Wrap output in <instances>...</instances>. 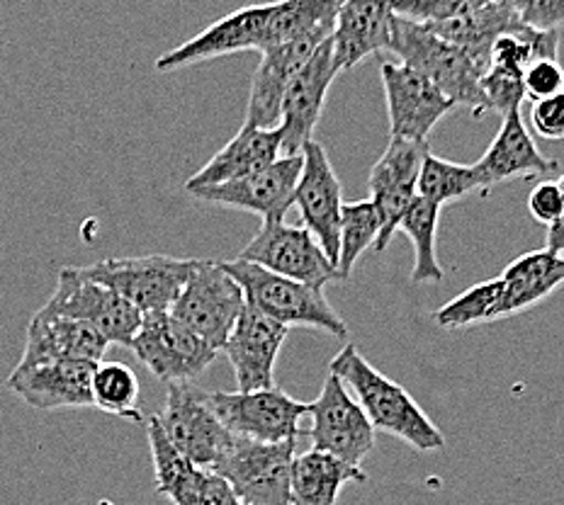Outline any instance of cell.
<instances>
[{
  "label": "cell",
  "instance_id": "18",
  "mask_svg": "<svg viewBox=\"0 0 564 505\" xmlns=\"http://www.w3.org/2000/svg\"><path fill=\"white\" fill-rule=\"evenodd\" d=\"M290 328L246 304L237 326L229 333L225 350L237 377V392L273 389L275 362L285 345Z\"/></svg>",
  "mask_w": 564,
  "mask_h": 505
},
{
  "label": "cell",
  "instance_id": "12",
  "mask_svg": "<svg viewBox=\"0 0 564 505\" xmlns=\"http://www.w3.org/2000/svg\"><path fill=\"white\" fill-rule=\"evenodd\" d=\"M239 257L316 289L344 279L312 233L304 227H288L285 221L263 224Z\"/></svg>",
  "mask_w": 564,
  "mask_h": 505
},
{
  "label": "cell",
  "instance_id": "11",
  "mask_svg": "<svg viewBox=\"0 0 564 505\" xmlns=\"http://www.w3.org/2000/svg\"><path fill=\"white\" fill-rule=\"evenodd\" d=\"M307 416L312 418L307 436L314 450L334 454L352 466H362V460L375 444V428L336 374H326L322 394L310 404Z\"/></svg>",
  "mask_w": 564,
  "mask_h": 505
},
{
  "label": "cell",
  "instance_id": "37",
  "mask_svg": "<svg viewBox=\"0 0 564 505\" xmlns=\"http://www.w3.org/2000/svg\"><path fill=\"white\" fill-rule=\"evenodd\" d=\"M479 86L487 102V112L491 110L503 117L513 110H521V105L525 100L523 74H519V70L489 66L485 70V76H481Z\"/></svg>",
  "mask_w": 564,
  "mask_h": 505
},
{
  "label": "cell",
  "instance_id": "36",
  "mask_svg": "<svg viewBox=\"0 0 564 505\" xmlns=\"http://www.w3.org/2000/svg\"><path fill=\"white\" fill-rule=\"evenodd\" d=\"M487 3L491 0H390V8L397 18L416 25H438L475 13Z\"/></svg>",
  "mask_w": 564,
  "mask_h": 505
},
{
  "label": "cell",
  "instance_id": "32",
  "mask_svg": "<svg viewBox=\"0 0 564 505\" xmlns=\"http://www.w3.org/2000/svg\"><path fill=\"white\" fill-rule=\"evenodd\" d=\"M441 207L416 197L414 205L406 209V215L399 221L397 231H404L406 239L414 243V267H411V282H443L445 270L436 255V237H438Z\"/></svg>",
  "mask_w": 564,
  "mask_h": 505
},
{
  "label": "cell",
  "instance_id": "7",
  "mask_svg": "<svg viewBox=\"0 0 564 505\" xmlns=\"http://www.w3.org/2000/svg\"><path fill=\"white\" fill-rule=\"evenodd\" d=\"M42 309L96 328L110 345L120 343L127 348L139 331L141 319H144V314L134 309L127 299L115 295L100 282L88 279L80 273V267L58 270L54 295Z\"/></svg>",
  "mask_w": 564,
  "mask_h": 505
},
{
  "label": "cell",
  "instance_id": "2",
  "mask_svg": "<svg viewBox=\"0 0 564 505\" xmlns=\"http://www.w3.org/2000/svg\"><path fill=\"white\" fill-rule=\"evenodd\" d=\"M387 52L397 54L404 66L429 78L445 98L455 102V108L463 105L473 112V117L487 112V102L479 86L487 68L477 64L460 46L441 40L429 28L394 15L392 42Z\"/></svg>",
  "mask_w": 564,
  "mask_h": 505
},
{
  "label": "cell",
  "instance_id": "35",
  "mask_svg": "<svg viewBox=\"0 0 564 505\" xmlns=\"http://www.w3.org/2000/svg\"><path fill=\"white\" fill-rule=\"evenodd\" d=\"M159 496L171 498L173 505H246L217 472L195 464H187Z\"/></svg>",
  "mask_w": 564,
  "mask_h": 505
},
{
  "label": "cell",
  "instance_id": "29",
  "mask_svg": "<svg viewBox=\"0 0 564 505\" xmlns=\"http://www.w3.org/2000/svg\"><path fill=\"white\" fill-rule=\"evenodd\" d=\"M338 0H273L270 3V50L312 34H332Z\"/></svg>",
  "mask_w": 564,
  "mask_h": 505
},
{
  "label": "cell",
  "instance_id": "20",
  "mask_svg": "<svg viewBox=\"0 0 564 505\" xmlns=\"http://www.w3.org/2000/svg\"><path fill=\"white\" fill-rule=\"evenodd\" d=\"M332 37V34H312L288 44H278L273 50H265L261 64H258L253 80L249 108H246V127L256 129H278L280 110L285 90L300 70L307 66L314 52Z\"/></svg>",
  "mask_w": 564,
  "mask_h": 505
},
{
  "label": "cell",
  "instance_id": "30",
  "mask_svg": "<svg viewBox=\"0 0 564 505\" xmlns=\"http://www.w3.org/2000/svg\"><path fill=\"white\" fill-rule=\"evenodd\" d=\"M507 316H511L507 289H503L501 277H494L465 289L463 295H457L445 307L433 311V321L448 328V331H457V328L491 323L497 319H507Z\"/></svg>",
  "mask_w": 564,
  "mask_h": 505
},
{
  "label": "cell",
  "instance_id": "43",
  "mask_svg": "<svg viewBox=\"0 0 564 505\" xmlns=\"http://www.w3.org/2000/svg\"><path fill=\"white\" fill-rule=\"evenodd\" d=\"M555 185H557V190H560V197H562V205H564V173L560 175V180H557Z\"/></svg>",
  "mask_w": 564,
  "mask_h": 505
},
{
  "label": "cell",
  "instance_id": "41",
  "mask_svg": "<svg viewBox=\"0 0 564 505\" xmlns=\"http://www.w3.org/2000/svg\"><path fill=\"white\" fill-rule=\"evenodd\" d=\"M528 211H531V217L545 229L550 224H555V221L564 215V205H562L557 185L550 180L538 183L531 190V195H528Z\"/></svg>",
  "mask_w": 564,
  "mask_h": 505
},
{
  "label": "cell",
  "instance_id": "31",
  "mask_svg": "<svg viewBox=\"0 0 564 505\" xmlns=\"http://www.w3.org/2000/svg\"><path fill=\"white\" fill-rule=\"evenodd\" d=\"M473 193L489 195V187L481 178L479 171L473 166H463V163H453V161H443L438 156H433L431 151L421 161V171H419V185H416V195L426 202L433 205H451L457 202V199L469 197Z\"/></svg>",
  "mask_w": 564,
  "mask_h": 505
},
{
  "label": "cell",
  "instance_id": "38",
  "mask_svg": "<svg viewBox=\"0 0 564 505\" xmlns=\"http://www.w3.org/2000/svg\"><path fill=\"white\" fill-rule=\"evenodd\" d=\"M523 90L528 100L552 98L564 90V68L555 58H535L523 70Z\"/></svg>",
  "mask_w": 564,
  "mask_h": 505
},
{
  "label": "cell",
  "instance_id": "40",
  "mask_svg": "<svg viewBox=\"0 0 564 505\" xmlns=\"http://www.w3.org/2000/svg\"><path fill=\"white\" fill-rule=\"evenodd\" d=\"M531 124L538 136L550 141L564 139V90L531 105Z\"/></svg>",
  "mask_w": 564,
  "mask_h": 505
},
{
  "label": "cell",
  "instance_id": "17",
  "mask_svg": "<svg viewBox=\"0 0 564 505\" xmlns=\"http://www.w3.org/2000/svg\"><path fill=\"white\" fill-rule=\"evenodd\" d=\"M302 173V154L300 156H280L273 166L265 171L249 175V178L197 187L187 195L199 199V202L234 207L243 211H256L263 217V224H275L282 221L295 199V185Z\"/></svg>",
  "mask_w": 564,
  "mask_h": 505
},
{
  "label": "cell",
  "instance_id": "8",
  "mask_svg": "<svg viewBox=\"0 0 564 505\" xmlns=\"http://www.w3.org/2000/svg\"><path fill=\"white\" fill-rule=\"evenodd\" d=\"M156 418L173 448L187 462L203 469H215L237 440L212 410L207 392L197 389L191 382L169 384L166 406Z\"/></svg>",
  "mask_w": 564,
  "mask_h": 505
},
{
  "label": "cell",
  "instance_id": "13",
  "mask_svg": "<svg viewBox=\"0 0 564 505\" xmlns=\"http://www.w3.org/2000/svg\"><path fill=\"white\" fill-rule=\"evenodd\" d=\"M387 117H390L392 139L426 144L433 129L445 114L455 110V102L404 64L384 62L380 66Z\"/></svg>",
  "mask_w": 564,
  "mask_h": 505
},
{
  "label": "cell",
  "instance_id": "21",
  "mask_svg": "<svg viewBox=\"0 0 564 505\" xmlns=\"http://www.w3.org/2000/svg\"><path fill=\"white\" fill-rule=\"evenodd\" d=\"M392 20L390 0H338L332 32L338 74L390 50Z\"/></svg>",
  "mask_w": 564,
  "mask_h": 505
},
{
  "label": "cell",
  "instance_id": "27",
  "mask_svg": "<svg viewBox=\"0 0 564 505\" xmlns=\"http://www.w3.org/2000/svg\"><path fill=\"white\" fill-rule=\"evenodd\" d=\"M523 22L516 15L511 0H491L485 8L475 13L463 15L451 22H438V25H423L441 40L460 46L477 64L489 66V50L501 34L519 30Z\"/></svg>",
  "mask_w": 564,
  "mask_h": 505
},
{
  "label": "cell",
  "instance_id": "42",
  "mask_svg": "<svg viewBox=\"0 0 564 505\" xmlns=\"http://www.w3.org/2000/svg\"><path fill=\"white\" fill-rule=\"evenodd\" d=\"M550 253L564 257V215L555 221V224L547 227V245Z\"/></svg>",
  "mask_w": 564,
  "mask_h": 505
},
{
  "label": "cell",
  "instance_id": "4",
  "mask_svg": "<svg viewBox=\"0 0 564 505\" xmlns=\"http://www.w3.org/2000/svg\"><path fill=\"white\" fill-rule=\"evenodd\" d=\"M195 263L193 257L171 255L105 257V261L80 267V273L112 289L141 314H161L171 311L175 299L181 297Z\"/></svg>",
  "mask_w": 564,
  "mask_h": 505
},
{
  "label": "cell",
  "instance_id": "28",
  "mask_svg": "<svg viewBox=\"0 0 564 505\" xmlns=\"http://www.w3.org/2000/svg\"><path fill=\"white\" fill-rule=\"evenodd\" d=\"M507 289L511 316L535 307L552 292L564 285V257L543 251H531L516 257L499 275Z\"/></svg>",
  "mask_w": 564,
  "mask_h": 505
},
{
  "label": "cell",
  "instance_id": "15",
  "mask_svg": "<svg viewBox=\"0 0 564 505\" xmlns=\"http://www.w3.org/2000/svg\"><path fill=\"white\" fill-rule=\"evenodd\" d=\"M292 205L300 209L304 229L312 233L328 255V261L336 265L344 190H340V180L326 149L314 139L302 149V173Z\"/></svg>",
  "mask_w": 564,
  "mask_h": 505
},
{
  "label": "cell",
  "instance_id": "3",
  "mask_svg": "<svg viewBox=\"0 0 564 505\" xmlns=\"http://www.w3.org/2000/svg\"><path fill=\"white\" fill-rule=\"evenodd\" d=\"M221 267L239 282L246 304L282 326H310L328 336L346 338V321L326 301L324 292L270 273L265 267L237 261H221Z\"/></svg>",
  "mask_w": 564,
  "mask_h": 505
},
{
  "label": "cell",
  "instance_id": "10",
  "mask_svg": "<svg viewBox=\"0 0 564 505\" xmlns=\"http://www.w3.org/2000/svg\"><path fill=\"white\" fill-rule=\"evenodd\" d=\"M129 350L151 374L169 384L193 382L219 355V350L173 319L169 311L144 314Z\"/></svg>",
  "mask_w": 564,
  "mask_h": 505
},
{
  "label": "cell",
  "instance_id": "39",
  "mask_svg": "<svg viewBox=\"0 0 564 505\" xmlns=\"http://www.w3.org/2000/svg\"><path fill=\"white\" fill-rule=\"evenodd\" d=\"M516 15L525 28L560 32L564 28V0H511Z\"/></svg>",
  "mask_w": 564,
  "mask_h": 505
},
{
  "label": "cell",
  "instance_id": "33",
  "mask_svg": "<svg viewBox=\"0 0 564 505\" xmlns=\"http://www.w3.org/2000/svg\"><path fill=\"white\" fill-rule=\"evenodd\" d=\"M90 402L93 408L117 418L141 422L144 416L139 410V380L134 370L122 362H98L90 377Z\"/></svg>",
  "mask_w": 564,
  "mask_h": 505
},
{
  "label": "cell",
  "instance_id": "16",
  "mask_svg": "<svg viewBox=\"0 0 564 505\" xmlns=\"http://www.w3.org/2000/svg\"><path fill=\"white\" fill-rule=\"evenodd\" d=\"M270 50V3L246 6L156 58V70H175L237 52Z\"/></svg>",
  "mask_w": 564,
  "mask_h": 505
},
{
  "label": "cell",
  "instance_id": "26",
  "mask_svg": "<svg viewBox=\"0 0 564 505\" xmlns=\"http://www.w3.org/2000/svg\"><path fill=\"white\" fill-rule=\"evenodd\" d=\"M352 481L366 484L368 476L362 466H352L334 454L312 448L292 460V505H336L340 491Z\"/></svg>",
  "mask_w": 564,
  "mask_h": 505
},
{
  "label": "cell",
  "instance_id": "19",
  "mask_svg": "<svg viewBox=\"0 0 564 505\" xmlns=\"http://www.w3.org/2000/svg\"><path fill=\"white\" fill-rule=\"evenodd\" d=\"M338 70L334 66L332 37H328L300 74L292 78L285 90L280 110V132H282V156H300L302 149L314 136L316 122H319L326 92L332 88Z\"/></svg>",
  "mask_w": 564,
  "mask_h": 505
},
{
  "label": "cell",
  "instance_id": "5",
  "mask_svg": "<svg viewBox=\"0 0 564 505\" xmlns=\"http://www.w3.org/2000/svg\"><path fill=\"white\" fill-rule=\"evenodd\" d=\"M246 307L243 289L215 261H197L171 316L215 350H221Z\"/></svg>",
  "mask_w": 564,
  "mask_h": 505
},
{
  "label": "cell",
  "instance_id": "22",
  "mask_svg": "<svg viewBox=\"0 0 564 505\" xmlns=\"http://www.w3.org/2000/svg\"><path fill=\"white\" fill-rule=\"evenodd\" d=\"M93 362L56 360L28 370H13L6 386L20 402L40 410L58 408H88Z\"/></svg>",
  "mask_w": 564,
  "mask_h": 505
},
{
  "label": "cell",
  "instance_id": "14",
  "mask_svg": "<svg viewBox=\"0 0 564 505\" xmlns=\"http://www.w3.org/2000/svg\"><path fill=\"white\" fill-rule=\"evenodd\" d=\"M429 144H414V141L390 139L384 154L375 163L368 178L370 202L380 215V237L375 241V253H382L390 245L399 229V221L406 209L414 205L421 161L429 154Z\"/></svg>",
  "mask_w": 564,
  "mask_h": 505
},
{
  "label": "cell",
  "instance_id": "6",
  "mask_svg": "<svg viewBox=\"0 0 564 505\" xmlns=\"http://www.w3.org/2000/svg\"><path fill=\"white\" fill-rule=\"evenodd\" d=\"M297 440L253 442L237 438L215 464L217 472L246 505H292L290 474Z\"/></svg>",
  "mask_w": 564,
  "mask_h": 505
},
{
  "label": "cell",
  "instance_id": "9",
  "mask_svg": "<svg viewBox=\"0 0 564 505\" xmlns=\"http://www.w3.org/2000/svg\"><path fill=\"white\" fill-rule=\"evenodd\" d=\"M212 410L231 436L253 442H285L304 436L302 418L310 404L297 402L278 386L258 392H207Z\"/></svg>",
  "mask_w": 564,
  "mask_h": 505
},
{
  "label": "cell",
  "instance_id": "1",
  "mask_svg": "<svg viewBox=\"0 0 564 505\" xmlns=\"http://www.w3.org/2000/svg\"><path fill=\"white\" fill-rule=\"evenodd\" d=\"M328 372L356 394V402L366 410L375 430L390 432L419 452H438L445 448V438L436 422L423 414L404 386L375 370L356 345L340 350L328 362Z\"/></svg>",
  "mask_w": 564,
  "mask_h": 505
},
{
  "label": "cell",
  "instance_id": "34",
  "mask_svg": "<svg viewBox=\"0 0 564 505\" xmlns=\"http://www.w3.org/2000/svg\"><path fill=\"white\" fill-rule=\"evenodd\" d=\"M380 215L370 199L360 202H344L340 209L338 227V263L336 270L340 277L348 279L358 257L368 249H375V241L380 237Z\"/></svg>",
  "mask_w": 564,
  "mask_h": 505
},
{
  "label": "cell",
  "instance_id": "23",
  "mask_svg": "<svg viewBox=\"0 0 564 505\" xmlns=\"http://www.w3.org/2000/svg\"><path fill=\"white\" fill-rule=\"evenodd\" d=\"M108 345V340L96 328L40 309L28 326L25 352H22L15 370H28L56 360H80L98 365Z\"/></svg>",
  "mask_w": 564,
  "mask_h": 505
},
{
  "label": "cell",
  "instance_id": "24",
  "mask_svg": "<svg viewBox=\"0 0 564 505\" xmlns=\"http://www.w3.org/2000/svg\"><path fill=\"white\" fill-rule=\"evenodd\" d=\"M481 178H485L489 193L494 185L509 183L516 178H538V175H550L560 171L555 158H547L538 149L531 129L525 127L521 110L503 114L497 136L489 149L475 163Z\"/></svg>",
  "mask_w": 564,
  "mask_h": 505
},
{
  "label": "cell",
  "instance_id": "25",
  "mask_svg": "<svg viewBox=\"0 0 564 505\" xmlns=\"http://www.w3.org/2000/svg\"><path fill=\"white\" fill-rule=\"evenodd\" d=\"M282 156V132L278 129L241 127V132L229 144L212 156L191 180L185 183V193L197 187L225 185L241 178H249L265 171Z\"/></svg>",
  "mask_w": 564,
  "mask_h": 505
}]
</instances>
